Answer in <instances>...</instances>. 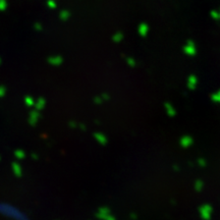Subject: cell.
Returning <instances> with one entry per match:
<instances>
[{
	"label": "cell",
	"mask_w": 220,
	"mask_h": 220,
	"mask_svg": "<svg viewBox=\"0 0 220 220\" xmlns=\"http://www.w3.org/2000/svg\"><path fill=\"white\" fill-rule=\"evenodd\" d=\"M181 145L183 147H189L193 143V140H192L191 136H183V138L181 139Z\"/></svg>",
	"instance_id": "cell-7"
},
{
	"label": "cell",
	"mask_w": 220,
	"mask_h": 220,
	"mask_svg": "<svg viewBox=\"0 0 220 220\" xmlns=\"http://www.w3.org/2000/svg\"><path fill=\"white\" fill-rule=\"evenodd\" d=\"M198 78H197L196 75H189L186 79V87L191 90V91H194L196 88L198 87Z\"/></svg>",
	"instance_id": "cell-2"
},
{
	"label": "cell",
	"mask_w": 220,
	"mask_h": 220,
	"mask_svg": "<svg viewBox=\"0 0 220 220\" xmlns=\"http://www.w3.org/2000/svg\"><path fill=\"white\" fill-rule=\"evenodd\" d=\"M149 25L146 22H142L138 26V34L141 37H147L149 34Z\"/></svg>",
	"instance_id": "cell-3"
},
{
	"label": "cell",
	"mask_w": 220,
	"mask_h": 220,
	"mask_svg": "<svg viewBox=\"0 0 220 220\" xmlns=\"http://www.w3.org/2000/svg\"><path fill=\"white\" fill-rule=\"evenodd\" d=\"M219 11H220V9H219Z\"/></svg>",
	"instance_id": "cell-13"
},
{
	"label": "cell",
	"mask_w": 220,
	"mask_h": 220,
	"mask_svg": "<svg viewBox=\"0 0 220 220\" xmlns=\"http://www.w3.org/2000/svg\"><path fill=\"white\" fill-rule=\"evenodd\" d=\"M197 52L198 51H197V45L195 44V42L193 40H188L183 46V53L189 57H194V56H196Z\"/></svg>",
	"instance_id": "cell-1"
},
{
	"label": "cell",
	"mask_w": 220,
	"mask_h": 220,
	"mask_svg": "<svg viewBox=\"0 0 220 220\" xmlns=\"http://www.w3.org/2000/svg\"><path fill=\"white\" fill-rule=\"evenodd\" d=\"M112 40H113V42L114 43H120L123 40V34L121 32H117L116 34L113 35Z\"/></svg>",
	"instance_id": "cell-5"
},
{
	"label": "cell",
	"mask_w": 220,
	"mask_h": 220,
	"mask_svg": "<svg viewBox=\"0 0 220 220\" xmlns=\"http://www.w3.org/2000/svg\"><path fill=\"white\" fill-rule=\"evenodd\" d=\"M95 136H96V139H97V141H99V142H101V143H105L106 142L105 136H103V135H101V134H96Z\"/></svg>",
	"instance_id": "cell-11"
},
{
	"label": "cell",
	"mask_w": 220,
	"mask_h": 220,
	"mask_svg": "<svg viewBox=\"0 0 220 220\" xmlns=\"http://www.w3.org/2000/svg\"><path fill=\"white\" fill-rule=\"evenodd\" d=\"M210 16L215 19V21H220V11L219 10H212L210 12Z\"/></svg>",
	"instance_id": "cell-8"
},
{
	"label": "cell",
	"mask_w": 220,
	"mask_h": 220,
	"mask_svg": "<svg viewBox=\"0 0 220 220\" xmlns=\"http://www.w3.org/2000/svg\"><path fill=\"white\" fill-rule=\"evenodd\" d=\"M164 109H165L166 114L168 116H170V117H173V116L176 115V109L171 103H169V102L164 103Z\"/></svg>",
	"instance_id": "cell-4"
},
{
	"label": "cell",
	"mask_w": 220,
	"mask_h": 220,
	"mask_svg": "<svg viewBox=\"0 0 220 220\" xmlns=\"http://www.w3.org/2000/svg\"><path fill=\"white\" fill-rule=\"evenodd\" d=\"M15 156L18 158H24L25 157V154L22 152H21V151H18V152H15Z\"/></svg>",
	"instance_id": "cell-12"
},
{
	"label": "cell",
	"mask_w": 220,
	"mask_h": 220,
	"mask_svg": "<svg viewBox=\"0 0 220 220\" xmlns=\"http://www.w3.org/2000/svg\"><path fill=\"white\" fill-rule=\"evenodd\" d=\"M211 100L215 103H220V90L211 95Z\"/></svg>",
	"instance_id": "cell-9"
},
{
	"label": "cell",
	"mask_w": 220,
	"mask_h": 220,
	"mask_svg": "<svg viewBox=\"0 0 220 220\" xmlns=\"http://www.w3.org/2000/svg\"><path fill=\"white\" fill-rule=\"evenodd\" d=\"M126 63H128V65L129 67H135L136 65V61L134 57H128L126 58Z\"/></svg>",
	"instance_id": "cell-10"
},
{
	"label": "cell",
	"mask_w": 220,
	"mask_h": 220,
	"mask_svg": "<svg viewBox=\"0 0 220 220\" xmlns=\"http://www.w3.org/2000/svg\"><path fill=\"white\" fill-rule=\"evenodd\" d=\"M12 170H13V173H14L16 176L22 175V168L18 163H13L12 164Z\"/></svg>",
	"instance_id": "cell-6"
}]
</instances>
